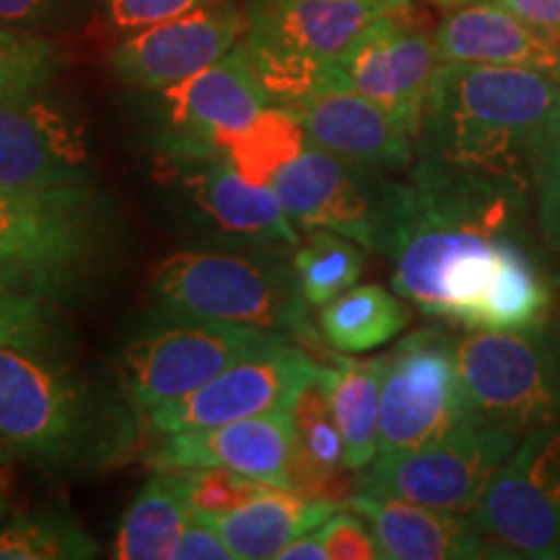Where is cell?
Masks as SVG:
<instances>
[{"label": "cell", "mask_w": 560, "mask_h": 560, "mask_svg": "<svg viewBox=\"0 0 560 560\" xmlns=\"http://www.w3.org/2000/svg\"><path fill=\"white\" fill-rule=\"evenodd\" d=\"M558 100L560 83L535 70L439 62L416 161L529 198L532 151Z\"/></svg>", "instance_id": "6da1fadb"}, {"label": "cell", "mask_w": 560, "mask_h": 560, "mask_svg": "<svg viewBox=\"0 0 560 560\" xmlns=\"http://www.w3.org/2000/svg\"><path fill=\"white\" fill-rule=\"evenodd\" d=\"M132 418L66 361L0 346V441L16 459L52 472L100 470L132 444Z\"/></svg>", "instance_id": "7a4b0ae2"}, {"label": "cell", "mask_w": 560, "mask_h": 560, "mask_svg": "<svg viewBox=\"0 0 560 560\" xmlns=\"http://www.w3.org/2000/svg\"><path fill=\"white\" fill-rule=\"evenodd\" d=\"M115 244V213L96 185L19 190L0 185V285L70 304Z\"/></svg>", "instance_id": "3957f363"}, {"label": "cell", "mask_w": 560, "mask_h": 560, "mask_svg": "<svg viewBox=\"0 0 560 560\" xmlns=\"http://www.w3.org/2000/svg\"><path fill=\"white\" fill-rule=\"evenodd\" d=\"M156 306L317 342L293 265L265 252L177 249L153 270Z\"/></svg>", "instance_id": "277c9868"}, {"label": "cell", "mask_w": 560, "mask_h": 560, "mask_svg": "<svg viewBox=\"0 0 560 560\" xmlns=\"http://www.w3.org/2000/svg\"><path fill=\"white\" fill-rule=\"evenodd\" d=\"M285 335L179 314L164 306L145 314L125 338L115 371L122 402L143 420L151 410L190 395L231 363L260 353Z\"/></svg>", "instance_id": "5b68a950"}, {"label": "cell", "mask_w": 560, "mask_h": 560, "mask_svg": "<svg viewBox=\"0 0 560 560\" xmlns=\"http://www.w3.org/2000/svg\"><path fill=\"white\" fill-rule=\"evenodd\" d=\"M410 0H249L244 47L272 102L291 107L384 13Z\"/></svg>", "instance_id": "8992f818"}, {"label": "cell", "mask_w": 560, "mask_h": 560, "mask_svg": "<svg viewBox=\"0 0 560 560\" xmlns=\"http://www.w3.org/2000/svg\"><path fill=\"white\" fill-rule=\"evenodd\" d=\"M454 348L475 416L520 436L560 423V325L470 330L454 338Z\"/></svg>", "instance_id": "52a82bcc"}, {"label": "cell", "mask_w": 560, "mask_h": 560, "mask_svg": "<svg viewBox=\"0 0 560 560\" xmlns=\"http://www.w3.org/2000/svg\"><path fill=\"white\" fill-rule=\"evenodd\" d=\"M280 206L299 231L330 229L361 247L387 255L400 226L405 179L353 164L310 140L278 174Z\"/></svg>", "instance_id": "ba28073f"}, {"label": "cell", "mask_w": 560, "mask_h": 560, "mask_svg": "<svg viewBox=\"0 0 560 560\" xmlns=\"http://www.w3.org/2000/svg\"><path fill=\"white\" fill-rule=\"evenodd\" d=\"M520 439L506 425L472 416L416 450L376 457L361 470L359 493L470 516Z\"/></svg>", "instance_id": "9c48e42d"}, {"label": "cell", "mask_w": 560, "mask_h": 560, "mask_svg": "<svg viewBox=\"0 0 560 560\" xmlns=\"http://www.w3.org/2000/svg\"><path fill=\"white\" fill-rule=\"evenodd\" d=\"M467 520L493 558H560V423L524 433Z\"/></svg>", "instance_id": "30bf717a"}, {"label": "cell", "mask_w": 560, "mask_h": 560, "mask_svg": "<svg viewBox=\"0 0 560 560\" xmlns=\"http://www.w3.org/2000/svg\"><path fill=\"white\" fill-rule=\"evenodd\" d=\"M444 327H420L382 355L380 454L410 452L472 418L457 348Z\"/></svg>", "instance_id": "8fae6325"}, {"label": "cell", "mask_w": 560, "mask_h": 560, "mask_svg": "<svg viewBox=\"0 0 560 560\" xmlns=\"http://www.w3.org/2000/svg\"><path fill=\"white\" fill-rule=\"evenodd\" d=\"M153 179L213 236L247 252L283 255L301 242V231L280 206L276 187L249 185L221 151L153 153Z\"/></svg>", "instance_id": "7c38bea8"}, {"label": "cell", "mask_w": 560, "mask_h": 560, "mask_svg": "<svg viewBox=\"0 0 560 560\" xmlns=\"http://www.w3.org/2000/svg\"><path fill=\"white\" fill-rule=\"evenodd\" d=\"M319 371L322 363L317 359L296 346V340L283 338L260 353L231 363L190 395L151 410L143 423L164 436V433L210 429V425L272 416V412H291L299 392Z\"/></svg>", "instance_id": "4fadbf2b"}, {"label": "cell", "mask_w": 560, "mask_h": 560, "mask_svg": "<svg viewBox=\"0 0 560 560\" xmlns=\"http://www.w3.org/2000/svg\"><path fill=\"white\" fill-rule=\"evenodd\" d=\"M153 96L156 149L185 153L223 151L231 138L272 104L244 42L210 68L170 89L153 91Z\"/></svg>", "instance_id": "5bb4252c"}, {"label": "cell", "mask_w": 560, "mask_h": 560, "mask_svg": "<svg viewBox=\"0 0 560 560\" xmlns=\"http://www.w3.org/2000/svg\"><path fill=\"white\" fill-rule=\"evenodd\" d=\"M436 68V42L412 21L410 3H405L376 19L342 52L325 81L366 96L418 140Z\"/></svg>", "instance_id": "9a60e30c"}, {"label": "cell", "mask_w": 560, "mask_h": 560, "mask_svg": "<svg viewBox=\"0 0 560 560\" xmlns=\"http://www.w3.org/2000/svg\"><path fill=\"white\" fill-rule=\"evenodd\" d=\"M0 185L19 190L96 185L86 128L47 89L0 100Z\"/></svg>", "instance_id": "2e32d148"}, {"label": "cell", "mask_w": 560, "mask_h": 560, "mask_svg": "<svg viewBox=\"0 0 560 560\" xmlns=\"http://www.w3.org/2000/svg\"><path fill=\"white\" fill-rule=\"evenodd\" d=\"M244 24V11L234 0H213L122 37L112 50V70L136 91H164L234 50Z\"/></svg>", "instance_id": "e0dca14e"}, {"label": "cell", "mask_w": 560, "mask_h": 560, "mask_svg": "<svg viewBox=\"0 0 560 560\" xmlns=\"http://www.w3.org/2000/svg\"><path fill=\"white\" fill-rule=\"evenodd\" d=\"M289 109L312 143L335 156L389 174H405L416 164V138L353 89L325 81Z\"/></svg>", "instance_id": "ac0fdd59"}, {"label": "cell", "mask_w": 560, "mask_h": 560, "mask_svg": "<svg viewBox=\"0 0 560 560\" xmlns=\"http://www.w3.org/2000/svg\"><path fill=\"white\" fill-rule=\"evenodd\" d=\"M291 412H272L210 429L164 433V441L149 454V465L153 470L226 467L270 486L291 488Z\"/></svg>", "instance_id": "d6986e66"}, {"label": "cell", "mask_w": 560, "mask_h": 560, "mask_svg": "<svg viewBox=\"0 0 560 560\" xmlns=\"http://www.w3.org/2000/svg\"><path fill=\"white\" fill-rule=\"evenodd\" d=\"M433 42L439 62L524 68L560 83V52L501 0H470L452 9L433 32Z\"/></svg>", "instance_id": "ffe728a7"}, {"label": "cell", "mask_w": 560, "mask_h": 560, "mask_svg": "<svg viewBox=\"0 0 560 560\" xmlns=\"http://www.w3.org/2000/svg\"><path fill=\"white\" fill-rule=\"evenodd\" d=\"M346 509H353L371 524L382 556L389 560L493 558V550L467 516L366 493L350 495Z\"/></svg>", "instance_id": "44dd1931"}, {"label": "cell", "mask_w": 560, "mask_h": 560, "mask_svg": "<svg viewBox=\"0 0 560 560\" xmlns=\"http://www.w3.org/2000/svg\"><path fill=\"white\" fill-rule=\"evenodd\" d=\"M346 509V501L312 499L272 486L262 495L226 514H200L221 532L236 560H272L293 540L317 529Z\"/></svg>", "instance_id": "7402d4cb"}, {"label": "cell", "mask_w": 560, "mask_h": 560, "mask_svg": "<svg viewBox=\"0 0 560 560\" xmlns=\"http://www.w3.org/2000/svg\"><path fill=\"white\" fill-rule=\"evenodd\" d=\"M291 429H293V452H291V490L312 499H340L342 475H346V450L335 420L330 402V384H327V366L291 405Z\"/></svg>", "instance_id": "603a6c76"}, {"label": "cell", "mask_w": 560, "mask_h": 560, "mask_svg": "<svg viewBox=\"0 0 560 560\" xmlns=\"http://www.w3.org/2000/svg\"><path fill=\"white\" fill-rule=\"evenodd\" d=\"M192 516L182 470H156L125 511L112 556L120 560H174Z\"/></svg>", "instance_id": "cb8c5ba5"}, {"label": "cell", "mask_w": 560, "mask_h": 560, "mask_svg": "<svg viewBox=\"0 0 560 560\" xmlns=\"http://www.w3.org/2000/svg\"><path fill=\"white\" fill-rule=\"evenodd\" d=\"M330 402L350 472L366 470L380 454L382 355L361 361L335 353L327 366Z\"/></svg>", "instance_id": "d4e9b609"}, {"label": "cell", "mask_w": 560, "mask_h": 560, "mask_svg": "<svg viewBox=\"0 0 560 560\" xmlns=\"http://www.w3.org/2000/svg\"><path fill=\"white\" fill-rule=\"evenodd\" d=\"M412 312L400 293L366 283L319 306V332L338 353H369L387 346L410 325Z\"/></svg>", "instance_id": "484cf974"}, {"label": "cell", "mask_w": 560, "mask_h": 560, "mask_svg": "<svg viewBox=\"0 0 560 560\" xmlns=\"http://www.w3.org/2000/svg\"><path fill=\"white\" fill-rule=\"evenodd\" d=\"M306 145H310V136H306L299 117L293 115V109L272 102L240 136L231 138L221 153L249 185L272 187L278 174Z\"/></svg>", "instance_id": "4316f807"}, {"label": "cell", "mask_w": 560, "mask_h": 560, "mask_svg": "<svg viewBox=\"0 0 560 560\" xmlns=\"http://www.w3.org/2000/svg\"><path fill=\"white\" fill-rule=\"evenodd\" d=\"M100 545L81 524L58 511H11L0 520V560H86Z\"/></svg>", "instance_id": "83f0119b"}, {"label": "cell", "mask_w": 560, "mask_h": 560, "mask_svg": "<svg viewBox=\"0 0 560 560\" xmlns=\"http://www.w3.org/2000/svg\"><path fill=\"white\" fill-rule=\"evenodd\" d=\"M291 265L301 296L319 310L342 291L353 289L363 272V249L359 242L338 231L312 229L293 249Z\"/></svg>", "instance_id": "f1b7e54d"}, {"label": "cell", "mask_w": 560, "mask_h": 560, "mask_svg": "<svg viewBox=\"0 0 560 560\" xmlns=\"http://www.w3.org/2000/svg\"><path fill=\"white\" fill-rule=\"evenodd\" d=\"M0 346L62 361L70 350L62 306L0 285Z\"/></svg>", "instance_id": "f546056e"}, {"label": "cell", "mask_w": 560, "mask_h": 560, "mask_svg": "<svg viewBox=\"0 0 560 560\" xmlns=\"http://www.w3.org/2000/svg\"><path fill=\"white\" fill-rule=\"evenodd\" d=\"M529 198L552 278L560 283V100L532 151Z\"/></svg>", "instance_id": "4dcf8cb0"}, {"label": "cell", "mask_w": 560, "mask_h": 560, "mask_svg": "<svg viewBox=\"0 0 560 560\" xmlns=\"http://www.w3.org/2000/svg\"><path fill=\"white\" fill-rule=\"evenodd\" d=\"M60 66L62 52L55 37L0 24V100L47 89Z\"/></svg>", "instance_id": "1f68e13d"}, {"label": "cell", "mask_w": 560, "mask_h": 560, "mask_svg": "<svg viewBox=\"0 0 560 560\" xmlns=\"http://www.w3.org/2000/svg\"><path fill=\"white\" fill-rule=\"evenodd\" d=\"M182 475H185L187 499L198 514H226L272 488L270 482L226 470V467H192V470H182Z\"/></svg>", "instance_id": "d6a6232c"}, {"label": "cell", "mask_w": 560, "mask_h": 560, "mask_svg": "<svg viewBox=\"0 0 560 560\" xmlns=\"http://www.w3.org/2000/svg\"><path fill=\"white\" fill-rule=\"evenodd\" d=\"M100 9V0H0V24L58 37Z\"/></svg>", "instance_id": "836d02e7"}, {"label": "cell", "mask_w": 560, "mask_h": 560, "mask_svg": "<svg viewBox=\"0 0 560 560\" xmlns=\"http://www.w3.org/2000/svg\"><path fill=\"white\" fill-rule=\"evenodd\" d=\"M213 0H100V11L109 32L128 37L145 26L177 19L182 13L200 9Z\"/></svg>", "instance_id": "e575fe53"}, {"label": "cell", "mask_w": 560, "mask_h": 560, "mask_svg": "<svg viewBox=\"0 0 560 560\" xmlns=\"http://www.w3.org/2000/svg\"><path fill=\"white\" fill-rule=\"evenodd\" d=\"M322 542H325L327 560H380L382 548L376 542L374 529L361 514L338 511L319 527Z\"/></svg>", "instance_id": "d590c367"}, {"label": "cell", "mask_w": 560, "mask_h": 560, "mask_svg": "<svg viewBox=\"0 0 560 560\" xmlns=\"http://www.w3.org/2000/svg\"><path fill=\"white\" fill-rule=\"evenodd\" d=\"M174 560H236L234 552L221 537V532L210 524L206 516L192 511L190 522L182 532Z\"/></svg>", "instance_id": "8d00e7d4"}, {"label": "cell", "mask_w": 560, "mask_h": 560, "mask_svg": "<svg viewBox=\"0 0 560 560\" xmlns=\"http://www.w3.org/2000/svg\"><path fill=\"white\" fill-rule=\"evenodd\" d=\"M537 37L560 52V0H501Z\"/></svg>", "instance_id": "74e56055"}, {"label": "cell", "mask_w": 560, "mask_h": 560, "mask_svg": "<svg viewBox=\"0 0 560 560\" xmlns=\"http://www.w3.org/2000/svg\"><path fill=\"white\" fill-rule=\"evenodd\" d=\"M278 560H327L325 542H322L319 527L301 535L299 540H293L289 548L280 550Z\"/></svg>", "instance_id": "f35d334b"}, {"label": "cell", "mask_w": 560, "mask_h": 560, "mask_svg": "<svg viewBox=\"0 0 560 560\" xmlns=\"http://www.w3.org/2000/svg\"><path fill=\"white\" fill-rule=\"evenodd\" d=\"M11 490H13V478H11L9 467L0 465V520H3L5 514H11V511H13Z\"/></svg>", "instance_id": "ab89813d"}, {"label": "cell", "mask_w": 560, "mask_h": 560, "mask_svg": "<svg viewBox=\"0 0 560 560\" xmlns=\"http://www.w3.org/2000/svg\"><path fill=\"white\" fill-rule=\"evenodd\" d=\"M429 3L439 5V9H446V11H452V9H459V5L470 3V0H429Z\"/></svg>", "instance_id": "60d3db41"}, {"label": "cell", "mask_w": 560, "mask_h": 560, "mask_svg": "<svg viewBox=\"0 0 560 560\" xmlns=\"http://www.w3.org/2000/svg\"><path fill=\"white\" fill-rule=\"evenodd\" d=\"M13 462H16V457H13V454H11V450H9V446H5V444H3V441H0V465H3V467H11V465H13Z\"/></svg>", "instance_id": "b9f144b4"}]
</instances>
